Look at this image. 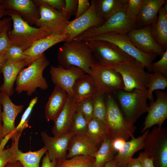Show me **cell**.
Instances as JSON below:
<instances>
[{"label":"cell","instance_id":"24","mask_svg":"<svg viewBox=\"0 0 167 167\" xmlns=\"http://www.w3.org/2000/svg\"><path fill=\"white\" fill-rule=\"evenodd\" d=\"M27 66L25 60L18 62L6 61L1 69L3 76L4 82L1 87V92H4L10 96L14 92L13 86L20 71Z\"/></svg>","mask_w":167,"mask_h":167},{"label":"cell","instance_id":"19","mask_svg":"<svg viewBox=\"0 0 167 167\" xmlns=\"http://www.w3.org/2000/svg\"><path fill=\"white\" fill-rule=\"evenodd\" d=\"M0 4L6 9L17 12L32 26L40 17L39 7L33 0H1Z\"/></svg>","mask_w":167,"mask_h":167},{"label":"cell","instance_id":"30","mask_svg":"<svg viewBox=\"0 0 167 167\" xmlns=\"http://www.w3.org/2000/svg\"><path fill=\"white\" fill-rule=\"evenodd\" d=\"M126 0H94L97 15L106 20L125 6Z\"/></svg>","mask_w":167,"mask_h":167},{"label":"cell","instance_id":"4","mask_svg":"<svg viewBox=\"0 0 167 167\" xmlns=\"http://www.w3.org/2000/svg\"><path fill=\"white\" fill-rule=\"evenodd\" d=\"M117 98L120 108L126 121L134 125L145 113L147 112V89H134L131 92L123 90L113 92Z\"/></svg>","mask_w":167,"mask_h":167},{"label":"cell","instance_id":"21","mask_svg":"<svg viewBox=\"0 0 167 167\" xmlns=\"http://www.w3.org/2000/svg\"><path fill=\"white\" fill-rule=\"evenodd\" d=\"M68 37L64 34H51L36 41L29 48L24 50L28 58L26 60L28 66L35 60L39 58L46 50L55 45L66 41Z\"/></svg>","mask_w":167,"mask_h":167},{"label":"cell","instance_id":"52","mask_svg":"<svg viewBox=\"0 0 167 167\" xmlns=\"http://www.w3.org/2000/svg\"><path fill=\"white\" fill-rule=\"evenodd\" d=\"M5 167H24L22 164L19 161L8 162Z\"/></svg>","mask_w":167,"mask_h":167},{"label":"cell","instance_id":"54","mask_svg":"<svg viewBox=\"0 0 167 167\" xmlns=\"http://www.w3.org/2000/svg\"><path fill=\"white\" fill-rule=\"evenodd\" d=\"M6 61L4 55H0V73H1V69L2 66Z\"/></svg>","mask_w":167,"mask_h":167},{"label":"cell","instance_id":"49","mask_svg":"<svg viewBox=\"0 0 167 167\" xmlns=\"http://www.w3.org/2000/svg\"><path fill=\"white\" fill-rule=\"evenodd\" d=\"M111 139L112 148L117 154L119 151L123 147L126 141L121 138Z\"/></svg>","mask_w":167,"mask_h":167},{"label":"cell","instance_id":"50","mask_svg":"<svg viewBox=\"0 0 167 167\" xmlns=\"http://www.w3.org/2000/svg\"><path fill=\"white\" fill-rule=\"evenodd\" d=\"M45 154V156L42 158L41 167H55L57 161H51L49 158L47 152Z\"/></svg>","mask_w":167,"mask_h":167},{"label":"cell","instance_id":"38","mask_svg":"<svg viewBox=\"0 0 167 167\" xmlns=\"http://www.w3.org/2000/svg\"><path fill=\"white\" fill-rule=\"evenodd\" d=\"M94 98L85 99L77 104L75 111L82 114L88 123L93 118Z\"/></svg>","mask_w":167,"mask_h":167},{"label":"cell","instance_id":"26","mask_svg":"<svg viewBox=\"0 0 167 167\" xmlns=\"http://www.w3.org/2000/svg\"><path fill=\"white\" fill-rule=\"evenodd\" d=\"M167 2L160 9L156 22L150 25L152 38L165 51L167 49Z\"/></svg>","mask_w":167,"mask_h":167},{"label":"cell","instance_id":"27","mask_svg":"<svg viewBox=\"0 0 167 167\" xmlns=\"http://www.w3.org/2000/svg\"><path fill=\"white\" fill-rule=\"evenodd\" d=\"M67 96L64 90L55 85L45 105V113L46 119L53 121L55 120L65 104Z\"/></svg>","mask_w":167,"mask_h":167},{"label":"cell","instance_id":"43","mask_svg":"<svg viewBox=\"0 0 167 167\" xmlns=\"http://www.w3.org/2000/svg\"><path fill=\"white\" fill-rule=\"evenodd\" d=\"M19 139L15 138L12 139L11 147L4 149L0 152V167H5L6 163L9 162L14 150L17 143L19 142Z\"/></svg>","mask_w":167,"mask_h":167},{"label":"cell","instance_id":"25","mask_svg":"<svg viewBox=\"0 0 167 167\" xmlns=\"http://www.w3.org/2000/svg\"><path fill=\"white\" fill-rule=\"evenodd\" d=\"M149 131V129L147 130L137 138L133 135L130 141H126L123 147L114 157L117 162V167H126L133 155L143 148L145 138Z\"/></svg>","mask_w":167,"mask_h":167},{"label":"cell","instance_id":"17","mask_svg":"<svg viewBox=\"0 0 167 167\" xmlns=\"http://www.w3.org/2000/svg\"><path fill=\"white\" fill-rule=\"evenodd\" d=\"M41 135L51 161L67 159V152L69 143L74 135L72 131H70L64 135L57 137L50 136L44 131H42Z\"/></svg>","mask_w":167,"mask_h":167},{"label":"cell","instance_id":"22","mask_svg":"<svg viewBox=\"0 0 167 167\" xmlns=\"http://www.w3.org/2000/svg\"><path fill=\"white\" fill-rule=\"evenodd\" d=\"M99 148L86 134L74 135L69 143L67 159L80 155L93 156Z\"/></svg>","mask_w":167,"mask_h":167},{"label":"cell","instance_id":"7","mask_svg":"<svg viewBox=\"0 0 167 167\" xmlns=\"http://www.w3.org/2000/svg\"><path fill=\"white\" fill-rule=\"evenodd\" d=\"M109 42L142 64L148 72H152V63L158 56L156 54L142 52L138 49L130 39L127 33L112 32L100 34L88 38Z\"/></svg>","mask_w":167,"mask_h":167},{"label":"cell","instance_id":"23","mask_svg":"<svg viewBox=\"0 0 167 167\" xmlns=\"http://www.w3.org/2000/svg\"><path fill=\"white\" fill-rule=\"evenodd\" d=\"M166 2L165 0H143L140 13L136 20L138 28L155 23L160 9Z\"/></svg>","mask_w":167,"mask_h":167},{"label":"cell","instance_id":"41","mask_svg":"<svg viewBox=\"0 0 167 167\" xmlns=\"http://www.w3.org/2000/svg\"><path fill=\"white\" fill-rule=\"evenodd\" d=\"M152 72L161 73L167 78V49L166 50L161 58L156 62L152 63Z\"/></svg>","mask_w":167,"mask_h":167},{"label":"cell","instance_id":"31","mask_svg":"<svg viewBox=\"0 0 167 167\" xmlns=\"http://www.w3.org/2000/svg\"><path fill=\"white\" fill-rule=\"evenodd\" d=\"M87 136L98 147L109 136L106 124L102 121L93 118L88 124Z\"/></svg>","mask_w":167,"mask_h":167},{"label":"cell","instance_id":"32","mask_svg":"<svg viewBox=\"0 0 167 167\" xmlns=\"http://www.w3.org/2000/svg\"><path fill=\"white\" fill-rule=\"evenodd\" d=\"M116 154L112 146L111 139L108 136L104 140L93 156L95 167H104L107 163L114 159Z\"/></svg>","mask_w":167,"mask_h":167},{"label":"cell","instance_id":"3","mask_svg":"<svg viewBox=\"0 0 167 167\" xmlns=\"http://www.w3.org/2000/svg\"><path fill=\"white\" fill-rule=\"evenodd\" d=\"M49 61L44 54L18 75L16 81L15 91L19 94L26 92L28 96L32 95L38 88L42 90L48 88V85L43 76L44 70L49 65Z\"/></svg>","mask_w":167,"mask_h":167},{"label":"cell","instance_id":"48","mask_svg":"<svg viewBox=\"0 0 167 167\" xmlns=\"http://www.w3.org/2000/svg\"><path fill=\"white\" fill-rule=\"evenodd\" d=\"M7 15L6 9L0 4V33L4 27L12 21L10 17L2 18L5 15Z\"/></svg>","mask_w":167,"mask_h":167},{"label":"cell","instance_id":"10","mask_svg":"<svg viewBox=\"0 0 167 167\" xmlns=\"http://www.w3.org/2000/svg\"><path fill=\"white\" fill-rule=\"evenodd\" d=\"M112 68L121 75L124 90L131 92L135 89H147L149 73L146 71L143 66L135 59Z\"/></svg>","mask_w":167,"mask_h":167},{"label":"cell","instance_id":"33","mask_svg":"<svg viewBox=\"0 0 167 167\" xmlns=\"http://www.w3.org/2000/svg\"><path fill=\"white\" fill-rule=\"evenodd\" d=\"M93 156L80 155L57 161L55 167H95Z\"/></svg>","mask_w":167,"mask_h":167},{"label":"cell","instance_id":"15","mask_svg":"<svg viewBox=\"0 0 167 167\" xmlns=\"http://www.w3.org/2000/svg\"><path fill=\"white\" fill-rule=\"evenodd\" d=\"M154 92L156 100L148 107L142 133L155 125L161 126L167 118V94L161 90Z\"/></svg>","mask_w":167,"mask_h":167},{"label":"cell","instance_id":"16","mask_svg":"<svg viewBox=\"0 0 167 167\" xmlns=\"http://www.w3.org/2000/svg\"><path fill=\"white\" fill-rule=\"evenodd\" d=\"M127 35L135 47L142 52L161 57L165 51L153 39L150 25L134 29L127 33Z\"/></svg>","mask_w":167,"mask_h":167},{"label":"cell","instance_id":"44","mask_svg":"<svg viewBox=\"0 0 167 167\" xmlns=\"http://www.w3.org/2000/svg\"><path fill=\"white\" fill-rule=\"evenodd\" d=\"M65 6L61 12L64 16L69 20L72 15L75 16L78 0H65Z\"/></svg>","mask_w":167,"mask_h":167},{"label":"cell","instance_id":"29","mask_svg":"<svg viewBox=\"0 0 167 167\" xmlns=\"http://www.w3.org/2000/svg\"><path fill=\"white\" fill-rule=\"evenodd\" d=\"M47 152V149L44 146L36 151L23 152L19 149L17 144L9 162L19 161L24 167H41L40 166V160Z\"/></svg>","mask_w":167,"mask_h":167},{"label":"cell","instance_id":"42","mask_svg":"<svg viewBox=\"0 0 167 167\" xmlns=\"http://www.w3.org/2000/svg\"><path fill=\"white\" fill-rule=\"evenodd\" d=\"M10 27L11 23L7 24L0 33V55H4L12 44L7 34Z\"/></svg>","mask_w":167,"mask_h":167},{"label":"cell","instance_id":"28","mask_svg":"<svg viewBox=\"0 0 167 167\" xmlns=\"http://www.w3.org/2000/svg\"><path fill=\"white\" fill-rule=\"evenodd\" d=\"M98 91L91 76L85 73L77 80L73 88V97L77 104L85 99L93 97Z\"/></svg>","mask_w":167,"mask_h":167},{"label":"cell","instance_id":"57","mask_svg":"<svg viewBox=\"0 0 167 167\" xmlns=\"http://www.w3.org/2000/svg\"><path fill=\"white\" fill-rule=\"evenodd\" d=\"M0 142H1V141H0Z\"/></svg>","mask_w":167,"mask_h":167},{"label":"cell","instance_id":"46","mask_svg":"<svg viewBox=\"0 0 167 167\" xmlns=\"http://www.w3.org/2000/svg\"><path fill=\"white\" fill-rule=\"evenodd\" d=\"M88 0H78L77 8L75 19L77 18L86 12L90 6Z\"/></svg>","mask_w":167,"mask_h":167},{"label":"cell","instance_id":"8","mask_svg":"<svg viewBox=\"0 0 167 167\" xmlns=\"http://www.w3.org/2000/svg\"><path fill=\"white\" fill-rule=\"evenodd\" d=\"M136 28L138 27L136 21L129 19L126 15L125 5L121 9L106 19L102 24L88 29L73 40H85L94 36L105 33H127Z\"/></svg>","mask_w":167,"mask_h":167},{"label":"cell","instance_id":"37","mask_svg":"<svg viewBox=\"0 0 167 167\" xmlns=\"http://www.w3.org/2000/svg\"><path fill=\"white\" fill-rule=\"evenodd\" d=\"M38 97H35L31 100L28 107L23 114L19 124L12 132V137L15 134L22 133L23 131L28 127V118L34 106L36 103Z\"/></svg>","mask_w":167,"mask_h":167},{"label":"cell","instance_id":"1","mask_svg":"<svg viewBox=\"0 0 167 167\" xmlns=\"http://www.w3.org/2000/svg\"><path fill=\"white\" fill-rule=\"evenodd\" d=\"M57 60L60 66L67 68L73 66L89 74L95 61L92 52L83 40L65 41L58 49Z\"/></svg>","mask_w":167,"mask_h":167},{"label":"cell","instance_id":"5","mask_svg":"<svg viewBox=\"0 0 167 167\" xmlns=\"http://www.w3.org/2000/svg\"><path fill=\"white\" fill-rule=\"evenodd\" d=\"M105 98L106 125L111 139L121 138L127 141L133 135L136 127L125 119L118 104L112 96L108 94Z\"/></svg>","mask_w":167,"mask_h":167},{"label":"cell","instance_id":"14","mask_svg":"<svg viewBox=\"0 0 167 167\" xmlns=\"http://www.w3.org/2000/svg\"><path fill=\"white\" fill-rule=\"evenodd\" d=\"M49 73L53 83L64 90L68 96L72 97L75 83L86 73L75 66L65 68L60 65L58 67L51 66Z\"/></svg>","mask_w":167,"mask_h":167},{"label":"cell","instance_id":"47","mask_svg":"<svg viewBox=\"0 0 167 167\" xmlns=\"http://www.w3.org/2000/svg\"><path fill=\"white\" fill-rule=\"evenodd\" d=\"M138 158L140 161L142 167H155L152 158L143 152L139 153Z\"/></svg>","mask_w":167,"mask_h":167},{"label":"cell","instance_id":"35","mask_svg":"<svg viewBox=\"0 0 167 167\" xmlns=\"http://www.w3.org/2000/svg\"><path fill=\"white\" fill-rule=\"evenodd\" d=\"M105 95L97 93L94 98L93 118L106 123V108Z\"/></svg>","mask_w":167,"mask_h":167},{"label":"cell","instance_id":"34","mask_svg":"<svg viewBox=\"0 0 167 167\" xmlns=\"http://www.w3.org/2000/svg\"><path fill=\"white\" fill-rule=\"evenodd\" d=\"M167 87V78L159 72L149 73L147 86L148 99L154 101L153 92L157 90H164Z\"/></svg>","mask_w":167,"mask_h":167},{"label":"cell","instance_id":"12","mask_svg":"<svg viewBox=\"0 0 167 167\" xmlns=\"http://www.w3.org/2000/svg\"><path fill=\"white\" fill-rule=\"evenodd\" d=\"M90 4L89 8L86 12L79 17L69 21L62 33L68 36L66 41L73 40L86 31L99 26L105 21V20L100 17L96 13L94 0L91 1Z\"/></svg>","mask_w":167,"mask_h":167},{"label":"cell","instance_id":"39","mask_svg":"<svg viewBox=\"0 0 167 167\" xmlns=\"http://www.w3.org/2000/svg\"><path fill=\"white\" fill-rule=\"evenodd\" d=\"M143 0H126L125 11L127 16L136 21L142 5Z\"/></svg>","mask_w":167,"mask_h":167},{"label":"cell","instance_id":"20","mask_svg":"<svg viewBox=\"0 0 167 167\" xmlns=\"http://www.w3.org/2000/svg\"><path fill=\"white\" fill-rule=\"evenodd\" d=\"M76 105L77 103L74 97L68 95L62 108L54 121V124L52 132L54 137L61 136L70 131Z\"/></svg>","mask_w":167,"mask_h":167},{"label":"cell","instance_id":"6","mask_svg":"<svg viewBox=\"0 0 167 167\" xmlns=\"http://www.w3.org/2000/svg\"><path fill=\"white\" fill-rule=\"evenodd\" d=\"M84 41L92 52L95 63L100 65L112 67L134 59L109 42L97 40Z\"/></svg>","mask_w":167,"mask_h":167},{"label":"cell","instance_id":"9","mask_svg":"<svg viewBox=\"0 0 167 167\" xmlns=\"http://www.w3.org/2000/svg\"><path fill=\"white\" fill-rule=\"evenodd\" d=\"M143 152L153 160L155 167H167V130L154 126L144 140Z\"/></svg>","mask_w":167,"mask_h":167},{"label":"cell","instance_id":"36","mask_svg":"<svg viewBox=\"0 0 167 167\" xmlns=\"http://www.w3.org/2000/svg\"><path fill=\"white\" fill-rule=\"evenodd\" d=\"M88 124L82 114L80 112L75 111L73 115L70 131L74 135L86 134Z\"/></svg>","mask_w":167,"mask_h":167},{"label":"cell","instance_id":"55","mask_svg":"<svg viewBox=\"0 0 167 167\" xmlns=\"http://www.w3.org/2000/svg\"><path fill=\"white\" fill-rule=\"evenodd\" d=\"M1 87H0V124H2V117H1V114H2V110H1Z\"/></svg>","mask_w":167,"mask_h":167},{"label":"cell","instance_id":"53","mask_svg":"<svg viewBox=\"0 0 167 167\" xmlns=\"http://www.w3.org/2000/svg\"><path fill=\"white\" fill-rule=\"evenodd\" d=\"M117 162L116 160L114 159L107 163L104 167H117Z\"/></svg>","mask_w":167,"mask_h":167},{"label":"cell","instance_id":"56","mask_svg":"<svg viewBox=\"0 0 167 167\" xmlns=\"http://www.w3.org/2000/svg\"><path fill=\"white\" fill-rule=\"evenodd\" d=\"M3 138L2 133V125L0 124V141Z\"/></svg>","mask_w":167,"mask_h":167},{"label":"cell","instance_id":"2","mask_svg":"<svg viewBox=\"0 0 167 167\" xmlns=\"http://www.w3.org/2000/svg\"><path fill=\"white\" fill-rule=\"evenodd\" d=\"M13 22V29L7 33L12 44L24 50L29 48L36 41L50 34L44 28L33 27L24 20L17 12L6 9Z\"/></svg>","mask_w":167,"mask_h":167},{"label":"cell","instance_id":"13","mask_svg":"<svg viewBox=\"0 0 167 167\" xmlns=\"http://www.w3.org/2000/svg\"><path fill=\"white\" fill-rule=\"evenodd\" d=\"M40 17L35 25L44 28L51 34H60L64 30L69 21L62 12L50 6L41 4L38 5Z\"/></svg>","mask_w":167,"mask_h":167},{"label":"cell","instance_id":"51","mask_svg":"<svg viewBox=\"0 0 167 167\" xmlns=\"http://www.w3.org/2000/svg\"><path fill=\"white\" fill-rule=\"evenodd\" d=\"M126 167H142V166L138 157H132L130 160Z\"/></svg>","mask_w":167,"mask_h":167},{"label":"cell","instance_id":"11","mask_svg":"<svg viewBox=\"0 0 167 167\" xmlns=\"http://www.w3.org/2000/svg\"><path fill=\"white\" fill-rule=\"evenodd\" d=\"M89 75L92 78L99 93L105 95L124 89L121 75L112 67L95 63L91 67Z\"/></svg>","mask_w":167,"mask_h":167},{"label":"cell","instance_id":"45","mask_svg":"<svg viewBox=\"0 0 167 167\" xmlns=\"http://www.w3.org/2000/svg\"><path fill=\"white\" fill-rule=\"evenodd\" d=\"M37 6L41 4H47L52 7L61 11L65 6V0H34Z\"/></svg>","mask_w":167,"mask_h":167},{"label":"cell","instance_id":"18","mask_svg":"<svg viewBox=\"0 0 167 167\" xmlns=\"http://www.w3.org/2000/svg\"><path fill=\"white\" fill-rule=\"evenodd\" d=\"M1 101L2 107L1 117L3 137L8 135L11 139L16 127L15 119L21 112L24 106L15 104L11 100L9 96L2 92L1 93Z\"/></svg>","mask_w":167,"mask_h":167},{"label":"cell","instance_id":"40","mask_svg":"<svg viewBox=\"0 0 167 167\" xmlns=\"http://www.w3.org/2000/svg\"><path fill=\"white\" fill-rule=\"evenodd\" d=\"M6 61L18 62L28 59L24 50L20 47L12 44L4 55Z\"/></svg>","mask_w":167,"mask_h":167}]
</instances>
